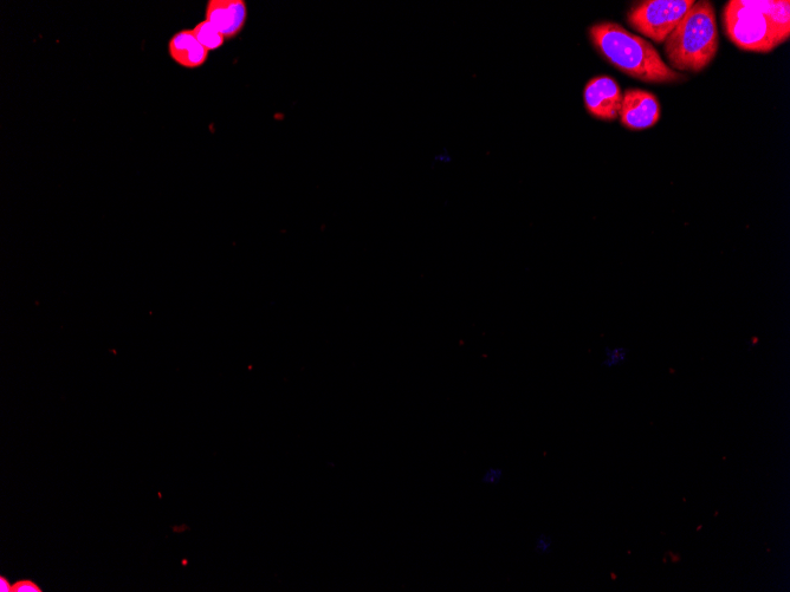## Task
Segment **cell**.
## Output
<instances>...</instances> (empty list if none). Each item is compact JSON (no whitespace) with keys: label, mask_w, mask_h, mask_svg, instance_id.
Returning a JSON list of instances; mask_svg holds the SVG:
<instances>
[{"label":"cell","mask_w":790,"mask_h":592,"mask_svg":"<svg viewBox=\"0 0 790 592\" xmlns=\"http://www.w3.org/2000/svg\"><path fill=\"white\" fill-rule=\"evenodd\" d=\"M192 30L194 36L197 37L200 44H202L207 51L211 52L223 48L226 42L225 37L220 34L215 26L207 22L206 19L199 22Z\"/></svg>","instance_id":"obj_9"},{"label":"cell","mask_w":790,"mask_h":592,"mask_svg":"<svg viewBox=\"0 0 790 592\" xmlns=\"http://www.w3.org/2000/svg\"><path fill=\"white\" fill-rule=\"evenodd\" d=\"M630 350L625 347H606L604 350L605 359L602 360L601 366L606 369H613L623 366L628 359Z\"/></svg>","instance_id":"obj_10"},{"label":"cell","mask_w":790,"mask_h":592,"mask_svg":"<svg viewBox=\"0 0 790 592\" xmlns=\"http://www.w3.org/2000/svg\"><path fill=\"white\" fill-rule=\"evenodd\" d=\"M584 101L587 112L595 119L614 121L619 117L623 93L610 76H597L586 84Z\"/></svg>","instance_id":"obj_5"},{"label":"cell","mask_w":790,"mask_h":592,"mask_svg":"<svg viewBox=\"0 0 790 592\" xmlns=\"http://www.w3.org/2000/svg\"><path fill=\"white\" fill-rule=\"evenodd\" d=\"M248 17L245 0H209L206 4V21L215 26L226 41L241 35Z\"/></svg>","instance_id":"obj_7"},{"label":"cell","mask_w":790,"mask_h":592,"mask_svg":"<svg viewBox=\"0 0 790 592\" xmlns=\"http://www.w3.org/2000/svg\"><path fill=\"white\" fill-rule=\"evenodd\" d=\"M725 35L738 49L768 54L790 37L788 0H730L722 12Z\"/></svg>","instance_id":"obj_1"},{"label":"cell","mask_w":790,"mask_h":592,"mask_svg":"<svg viewBox=\"0 0 790 592\" xmlns=\"http://www.w3.org/2000/svg\"><path fill=\"white\" fill-rule=\"evenodd\" d=\"M0 591L12 592V585L4 577H0Z\"/></svg>","instance_id":"obj_14"},{"label":"cell","mask_w":790,"mask_h":592,"mask_svg":"<svg viewBox=\"0 0 790 592\" xmlns=\"http://www.w3.org/2000/svg\"><path fill=\"white\" fill-rule=\"evenodd\" d=\"M504 471L502 467L492 466L482 474L481 483L485 486H496L502 483Z\"/></svg>","instance_id":"obj_11"},{"label":"cell","mask_w":790,"mask_h":592,"mask_svg":"<svg viewBox=\"0 0 790 592\" xmlns=\"http://www.w3.org/2000/svg\"><path fill=\"white\" fill-rule=\"evenodd\" d=\"M619 117L628 129L651 128L660 119V104L650 91L627 89L623 94Z\"/></svg>","instance_id":"obj_6"},{"label":"cell","mask_w":790,"mask_h":592,"mask_svg":"<svg viewBox=\"0 0 790 592\" xmlns=\"http://www.w3.org/2000/svg\"><path fill=\"white\" fill-rule=\"evenodd\" d=\"M167 49L174 63L190 70L202 68L210 56V51L200 44L192 29L176 32L168 41Z\"/></svg>","instance_id":"obj_8"},{"label":"cell","mask_w":790,"mask_h":592,"mask_svg":"<svg viewBox=\"0 0 790 592\" xmlns=\"http://www.w3.org/2000/svg\"><path fill=\"white\" fill-rule=\"evenodd\" d=\"M38 585L29 580L19 581L12 585V592H42Z\"/></svg>","instance_id":"obj_13"},{"label":"cell","mask_w":790,"mask_h":592,"mask_svg":"<svg viewBox=\"0 0 790 592\" xmlns=\"http://www.w3.org/2000/svg\"><path fill=\"white\" fill-rule=\"evenodd\" d=\"M718 28L714 5L708 0L695 2L664 42L671 69L701 73L717 55Z\"/></svg>","instance_id":"obj_3"},{"label":"cell","mask_w":790,"mask_h":592,"mask_svg":"<svg viewBox=\"0 0 790 592\" xmlns=\"http://www.w3.org/2000/svg\"><path fill=\"white\" fill-rule=\"evenodd\" d=\"M588 32L599 54L627 76L652 84L678 83L688 78L671 69L649 41L624 26L601 22L592 25Z\"/></svg>","instance_id":"obj_2"},{"label":"cell","mask_w":790,"mask_h":592,"mask_svg":"<svg viewBox=\"0 0 790 592\" xmlns=\"http://www.w3.org/2000/svg\"><path fill=\"white\" fill-rule=\"evenodd\" d=\"M553 546V538L546 535V533H540V535L536 537L534 549L537 555L546 556L552 554Z\"/></svg>","instance_id":"obj_12"},{"label":"cell","mask_w":790,"mask_h":592,"mask_svg":"<svg viewBox=\"0 0 790 592\" xmlns=\"http://www.w3.org/2000/svg\"><path fill=\"white\" fill-rule=\"evenodd\" d=\"M694 4V0H645L631 6L627 23L641 36L664 43Z\"/></svg>","instance_id":"obj_4"}]
</instances>
